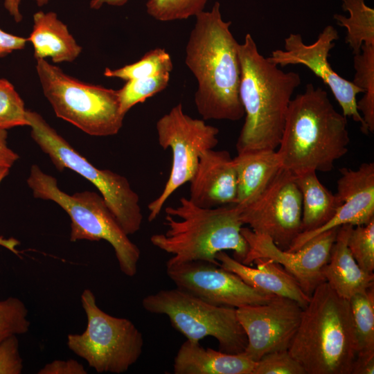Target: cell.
<instances>
[{
	"mask_svg": "<svg viewBox=\"0 0 374 374\" xmlns=\"http://www.w3.org/2000/svg\"><path fill=\"white\" fill-rule=\"evenodd\" d=\"M38 6H43L47 4L49 0H33ZM21 0H4V8L8 14L17 23L22 20V15L20 12V4Z\"/></svg>",
	"mask_w": 374,
	"mask_h": 374,
	"instance_id": "f35d334b",
	"label": "cell"
},
{
	"mask_svg": "<svg viewBox=\"0 0 374 374\" xmlns=\"http://www.w3.org/2000/svg\"><path fill=\"white\" fill-rule=\"evenodd\" d=\"M338 39V32L331 25L326 26L311 44H305L300 34L291 33L285 38V49L274 50L267 58L270 62L280 66L290 64L305 66L330 88L341 107L343 115L352 117L360 124L361 131L368 134L357 105V95L363 93V90L352 81L341 77L328 62L329 53Z\"/></svg>",
	"mask_w": 374,
	"mask_h": 374,
	"instance_id": "4fadbf2b",
	"label": "cell"
},
{
	"mask_svg": "<svg viewBox=\"0 0 374 374\" xmlns=\"http://www.w3.org/2000/svg\"><path fill=\"white\" fill-rule=\"evenodd\" d=\"M189 199L202 208L235 204L236 172L233 158L226 150L204 152L189 181Z\"/></svg>",
	"mask_w": 374,
	"mask_h": 374,
	"instance_id": "ac0fdd59",
	"label": "cell"
},
{
	"mask_svg": "<svg viewBox=\"0 0 374 374\" xmlns=\"http://www.w3.org/2000/svg\"><path fill=\"white\" fill-rule=\"evenodd\" d=\"M349 143L346 117L335 109L324 89L309 83L290 101L276 153L282 168L294 175L329 172Z\"/></svg>",
	"mask_w": 374,
	"mask_h": 374,
	"instance_id": "3957f363",
	"label": "cell"
},
{
	"mask_svg": "<svg viewBox=\"0 0 374 374\" xmlns=\"http://www.w3.org/2000/svg\"><path fill=\"white\" fill-rule=\"evenodd\" d=\"M27 184L35 198L54 202L68 214L71 242L104 240L114 249L122 273L128 277L136 274L140 249L130 240L100 194L86 190L69 195L58 187L54 177L35 164L30 167Z\"/></svg>",
	"mask_w": 374,
	"mask_h": 374,
	"instance_id": "8992f818",
	"label": "cell"
},
{
	"mask_svg": "<svg viewBox=\"0 0 374 374\" xmlns=\"http://www.w3.org/2000/svg\"><path fill=\"white\" fill-rule=\"evenodd\" d=\"M303 308L295 301L275 296L271 301L236 308L247 344L244 353L257 362L271 352L288 350L299 328Z\"/></svg>",
	"mask_w": 374,
	"mask_h": 374,
	"instance_id": "9a60e30c",
	"label": "cell"
},
{
	"mask_svg": "<svg viewBox=\"0 0 374 374\" xmlns=\"http://www.w3.org/2000/svg\"><path fill=\"white\" fill-rule=\"evenodd\" d=\"M30 135L59 171L71 170L99 191L123 231L129 235L139 231L143 214L138 194L127 179L110 170L99 169L77 152L45 119L27 109Z\"/></svg>",
	"mask_w": 374,
	"mask_h": 374,
	"instance_id": "ba28073f",
	"label": "cell"
},
{
	"mask_svg": "<svg viewBox=\"0 0 374 374\" xmlns=\"http://www.w3.org/2000/svg\"><path fill=\"white\" fill-rule=\"evenodd\" d=\"M43 93L55 115L94 136L119 132L125 116L118 90L78 80L46 59L36 60Z\"/></svg>",
	"mask_w": 374,
	"mask_h": 374,
	"instance_id": "52a82bcc",
	"label": "cell"
},
{
	"mask_svg": "<svg viewBox=\"0 0 374 374\" xmlns=\"http://www.w3.org/2000/svg\"><path fill=\"white\" fill-rule=\"evenodd\" d=\"M29 125L24 100L9 80L0 78V129Z\"/></svg>",
	"mask_w": 374,
	"mask_h": 374,
	"instance_id": "4dcf8cb0",
	"label": "cell"
},
{
	"mask_svg": "<svg viewBox=\"0 0 374 374\" xmlns=\"http://www.w3.org/2000/svg\"><path fill=\"white\" fill-rule=\"evenodd\" d=\"M208 0H148V15L159 21L186 19L204 11Z\"/></svg>",
	"mask_w": 374,
	"mask_h": 374,
	"instance_id": "f546056e",
	"label": "cell"
},
{
	"mask_svg": "<svg viewBox=\"0 0 374 374\" xmlns=\"http://www.w3.org/2000/svg\"><path fill=\"white\" fill-rule=\"evenodd\" d=\"M374 358L356 357L352 367L351 374H373Z\"/></svg>",
	"mask_w": 374,
	"mask_h": 374,
	"instance_id": "ab89813d",
	"label": "cell"
},
{
	"mask_svg": "<svg viewBox=\"0 0 374 374\" xmlns=\"http://www.w3.org/2000/svg\"><path fill=\"white\" fill-rule=\"evenodd\" d=\"M28 310L19 298L10 296L0 301V344L12 336L26 333L30 322Z\"/></svg>",
	"mask_w": 374,
	"mask_h": 374,
	"instance_id": "1f68e13d",
	"label": "cell"
},
{
	"mask_svg": "<svg viewBox=\"0 0 374 374\" xmlns=\"http://www.w3.org/2000/svg\"><path fill=\"white\" fill-rule=\"evenodd\" d=\"M166 274L177 288L215 305L238 308L265 303L276 296L251 287L219 264L206 261L166 265Z\"/></svg>",
	"mask_w": 374,
	"mask_h": 374,
	"instance_id": "5bb4252c",
	"label": "cell"
},
{
	"mask_svg": "<svg viewBox=\"0 0 374 374\" xmlns=\"http://www.w3.org/2000/svg\"><path fill=\"white\" fill-rule=\"evenodd\" d=\"M159 145L170 149L172 162L168 179L161 194L148 205V220H154L170 195L189 182L197 167L201 154L218 143L219 129L203 119L185 114L181 103L174 106L156 123Z\"/></svg>",
	"mask_w": 374,
	"mask_h": 374,
	"instance_id": "8fae6325",
	"label": "cell"
},
{
	"mask_svg": "<svg viewBox=\"0 0 374 374\" xmlns=\"http://www.w3.org/2000/svg\"><path fill=\"white\" fill-rule=\"evenodd\" d=\"M348 247L358 265L366 272L374 270V219L362 225L353 226Z\"/></svg>",
	"mask_w": 374,
	"mask_h": 374,
	"instance_id": "d6a6232c",
	"label": "cell"
},
{
	"mask_svg": "<svg viewBox=\"0 0 374 374\" xmlns=\"http://www.w3.org/2000/svg\"><path fill=\"white\" fill-rule=\"evenodd\" d=\"M163 233H155L150 242L172 255L166 265L190 261L219 264L215 256L220 251H233L240 262L246 257L248 244L241 233L243 226L235 204L202 208L182 197L179 204L165 208Z\"/></svg>",
	"mask_w": 374,
	"mask_h": 374,
	"instance_id": "5b68a950",
	"label": "cell"
},
{
	"mask_svg": "<svg viewBox=\"0 0 374 374\" xmlns=\"http://www.w3.org/2000/svg\"><path fill=\"white\" fill-rule=\"evenodd\" d=\"M7 137V130L0 129V167L10 168L19 156L8 147Z\"/></svg>",
	"mask_w": 374,
	"mask_h": 374,
	"instance_id": "74e56055",
	"label": "cell"
},
{
	"mask_svg": "<svg viewBox=\"0 0 374 374\" xmlns=\"http://www.w3.org/2000/svg\"><path fill=\"white\" fill-rule=\"evenodd\" d=\"M302 196V231L319 228L335 215L339 203L335 194L319 181L317 172L294 175Z\"/></svg>",
	"mask_w": 374,
	"mask_h": 374,
	"instance_id": "cb8c5ba5",
	"label": "cell"
},
{
	"mask_svg": "<svg viewBox=\"0 0 374 374\" xmlns=\"http://www.w3.org/2000/svg\"><path fill=\"white\" fill-rule=\"evenodd\" d=\"M240 98L245 120L236 143L238 153L278 147L298 73L285 72L260 54L250 33L238 45Z\"/></svg>",
	"mask_w": 374,
	"mask_h": 374,
	"instance_id": "7a4b0ae2",
	"label": "cell"
},
{
	"mask_svg": "<svg viewBox=\"0 0 374 374\" xmlns=\"http://www.w3.org/2000/svg\"><path fill=\"white\" fill-rule=\"evenodd\" d=\"M288 351L306 374H351L357 341L349 301L326 282L318 285Z\"/></svg>",
	"mask_w": 374,
	"mask_h": 374,
	"instance_id": "277c9868",
	"label": "cell"
},
{
	"mask_svg": "<svg viewBox=\"0 0 374 374\" xmlns=\"http://www.w3.org/2000/svg\"><path fill=\"white\" fill-rule=\"evenodd\" d=\"M170 73L126 81L123 87L118 90L121 112L126 115L127 112L138 103L161 92L168 85Z\"/></svg>",
	"mask_w": 374,
	"mask_h": 374,
	"instance_id": "f1b7e54d",
	"label": "cell"
},
{
	"mask_svg": "<svg viewBox=\"0 0 374 374\" xmlns=\"http://www.w3.org/2000/svg\"><path fill=\"white\" fill-rule=\"evenodd\" d=\"M10 168L5 167H0V184L2 181L8 175ZM19 244V242L15 238H5L0 236V246L7 249L10 251L14 253L16 255L19 254V251L17 249V247Z\"/></svg>",
	"mask_w": 374,
	"mask_h": 374,
	"instance_id": "60d3db41",
	"label": "cell"
},
{
	"mask_svg": "<svg viewBox=\"0 0 374 374\" xmlns=\"http://www.w3.org/2000/svg\"><path fill=\"white\" fill-rule=\"evenodd\" d=\"M353 225L339 227L330 258L321 269L326 282L341 297L349 300L355 294L374 286V274L364 271L348 247Z\"/></svg>",
	"mask_w": 374,
	"mask_h": 374,
	"instance_id": "ffe728a7",
	"label": "cell"
},
{
	"mask_svg": "<svg viewBox=\"0 0 374 374\" xmlns=\"http://www.w3.org/2000/svg\"><path fill=\"white\" fill-rule=\"evenodd\" d=\"M36 60L51 57L53 63L72 62L82 47L54 12L38 11L33 15V27L27 38Z\"/></svg>",
	"mask_w": 374,
	"mask_h": 374,
	"instance_id": "7402d4cb",
	"label": "cell"
},
{
	"mask_svg": "<svg viewBox=\"0 0 374 374\" xmlns=\"http://www.w3.org/2000/svg\"><path fill=\"white\" fill-rule=\"evenodd\" d=\"M38 374H87L84 366L78 361L56 359L42 368Z\"/></svg>",
	"mask_w": 374,
	"mask_h": 374,
	"instance_id": "d590c367",
	"label": "cell"
},
{
	"mask_svg": "<svg viewBox=\"0 0 374 374\" xmlns=\"http://www.w3.org/2000/svg\"><path fill=\"white\" fill-rule=\"evenodd\" d=\"M173 69L170 55L163 48L148 51L139 60L123 67L106 68L104 75L126 81L171 73Z\"/></svg>",
	"mask_w": 374,
	"mask_h": 374,
	"instance_id": "83f0119b",
	"label": "cell"
},
{
	"mask_svg": "<svg viewBox=\"0 0 374 374\" xmlns=\"http://www.w3.org/2000/svg\"><path fill=\"white\" fill-rule=\"evenodd\" d=\"M237 208L243 225L269 236L282 249L287 250L302 231L301 193L294 175L285 168L256 199Z\"/></svg>",
	"mask_w": 374,
	"mask_h": 374,
	"instance_id": "7c38bea8",
	"label": "cell"
},
{
	"mask_svg": "<svg viewBox=\"0 0 374 374\" xmlns=\"http://www.w3.org/2000/svg\"><path fill=\"white\" fill-rule=\"evenodd\" d=\"M341 8L349 17L335 14L337 24L346 29V43L354 55L361 51L362 44L374 46V9L365 0H341Z\"/></svg>",
	"mask_w": 374,
	"mask_h": 374,
	"instance_id": "d4e9b609",
	"label": "cell"
},
{
	"mask_svg": "<svg viewBox=\"0 0 374 374\" xmlns=\"http://www.w3.org/2000/svg\"><path fill=\"white\" fill-rule=\"evenodd\" d=\"M27 42V38L10 34L0 28V58L23 49Z\"/></svg>",
	"mask_w": 374,
	"mask_h": 374,
	"instance_id": "8d00e7d4",
	"label": "cell"
},
{
	"mask_svg": "<svg viewBox=\"0 0 374 374\" xmlns=\"http://www.w3.org/2000/svg\"><path fill=\"white\" fill-rule=\"evenodd\" d=\"M253 374H306L288 350L269 353L256 362Z\"/></svg>",
	"mask_w": 374,
	"mask_h": 374,
	"instance_id": "836d02e7",
	"label": "cell"
},
{
	"mask_svg": "<svg viewBox=\"0 0 374 374\" xmlns=\"http://www.w3.org/2000/svg\"><path fill=\"white\" fill-rule=\"evenodd\" d=\"M81 303L87 328L81 334L68 335L67 346L99 373L127 372L141 355L143 334L130 320L101 310L89 289L82 292Z\"/></svg>",
	"mask_w": 374,
	"mask_h": 374,
	"instance_id": "9c48e42d",
	"label": "cell"
},
{
	"mask_svg": "<svg viewBox=\"0 0 374 374\" xmlns=\"http://www.w3.org/2000/svg\"><path fill=\"white\" fill-rule=\"evenodd\" d=\"M233 161L236 172L238 207L256 199L282 168L276 151L273 150L238 153Z\"/></svg>",
	"mask_w": 374,
	"mask_h": 374,
	"instance_id": "603a6c76",
	"label": "cell"
},
{
	"mask_svg": "<svg viewBox=\"0 0 374 374\" xmlns=\"http://www.w3.org/2000/svg\"><path fill=\"white\" fill-rule=\"evenodd\" d=\"M256 362L244 353L231 354L205 348L187 340L174 359L175 374H253Z\"/></svg>",
	"mask_w": 374,
	"mask_h": 374,
	"instance_id": "44dd1931",
	"label": "cell"
},
{
	"mask_svg": "<svg viewBox=\"0 0 374 374\" xmlns=\"http://www.w3.org/2000/svg\"><path fill=\"white\" fill-rule=\"evenodd\" d=\"M339 227L317 235L295 251L279 248L267 235L242 227L241 233L248 244L242 263L251 265L258 258L270 260L281 265L299 283L309 296L316 287L326 282L321 269L329 260Z\"/></svg>",
	"mask_w": 374,
	"mask_h": 374,
	"instance_id": "2e32d148",
	"label": "cell"
},
{
	"mask_svg": "<svg viewBox=\"0 0 374 374\" xmlns=\"http://www.w3.org/2000/svg\"><path fill=\"white\" fill-rule=\"evenodd\" d=\"M357 341V358H374V286L349 300Z\"/></svg>",
	"mask_w": 374,
	"mask_h": 374,
	"instance_id": "484cf974",
	"label": "cell"
},
{
	"mask_svg": "<svg viewBox=\"0 0 374 374\" xmlns=\"http://www.w3.org/2000/svg\"><path fill=\"white\" fill-rule=\"evenodd\" d=\"M339 172L335 195L340 205L335 215L319 228L301 232L287 251H297L317 235L333 228L344 224H366L374 219V163H363L356 170L341 168Z\"/></svg>",
	"mask_w": 374,
	"mask_h": 374,
	"instance_id": "e0dca14e",
	"label": "cell"
},
{
	"mask_svg": "<svg viewBox=\"0 0 374 374\" xmlns=\"http://www.w3.org/2000/svg\"><path fill=\"white\" fill-rule=\"evenodd\" d=\"M355 71L352 81L363 90L364 96L357 102V109L368 132L374 131V46L362 44L361 51L354 55Z\"/></svg>",
	"mask_w": 374,
	"mask_h": 374,
	"instance_id": "4316f807",
	"label": "cell"
},
{
	"mask_svg": "<svg viewBox=\"0 0 374 374\" xmlns=\"http://www.w3.org/2000/svg\"><path fill=\"white\" fill-rule=\"evenodd\" d=\"M142 306L149 312L166 315L187 340L199 342L212 337L217 339L219 350L231 354L243 353L247 346L236 308L208 303L177 287L146 296Z\"/></svg>",
	"mask_w": 374,
	"mask_h": 374,
	"instance_id": "30bf717a",
	"label": "cell"
},
{
	"mask_svg": "<svg viewBox=\"0 0 374 374\" xmlns=\"http://www.w3.org/2000/svg\"><path fill=\"white\" fill-rule=\"evenodd\" d=\"M23 367L17 336H12L0 344V374H20Z\"/></svg>",
	"mask_w": 374,
	"mask_h": 374,
	"instance_id": "e575fe53",
	"label": "cell"
},
{
	"mask_svg": "<svg viewBox=\"0 0 374 374\" xmlns=\"http://www.w3.org/2000/svg\"><path fill=\"white\" fill-rule=\"evenodd\" d=\"M186 46L185 64L197 80V111L203 120L236 121L244 116L240 98L239 43L224 21L220 4L195 16Z\"/></svg>",
	"mask_w": 374,
	"mask_h": 374,
	"instance_id": "6da1fadb",
	"label": "cell"
},
{
	"mask_svg": "<svg viewBox=\"0 0 374 374\" xmlns=\"http://www.w3.org/2000/svg\"><path fill=\"white\" fill-rule=\"evenodd\" d=\"M128 0H91L89 6L91 9L98 10L104 4L112 6H123L127 3Z\"/></svg>",
	"mask_w": 374,
	"mask_h": 374,
	"instance_id": "b9f144b4",
	"label": "cell"
},
{
	"mask_svg": "<svg viewBox=\"0 0 374 374\" xmlns=\"http://www.w3.org/2000/svg\"><path fill=\"white\" fill-rule=\"evenodd\" d=\"M219 265L238 276L251 287L276 296L286 297L304 308L310 300L296 280L281 265L270 260L258 258L253 261L256 267L247 265L231 257L225 251L215 256Z\"/></svg>",
	"mask_w": 374,
	"mask_h": 374,
	"instance_id": "d6986e66",
	"label": "cell"
}]
</instances>
